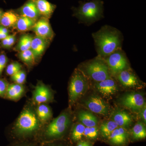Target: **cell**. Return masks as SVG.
Returning <instances> with one entry per match:
<instances>
[{"instance_id":"cell-1","label":"cell","mask_w":146,"mask_h":146,"mask_svg":"<svg viewBox=\"0 0 146 146\" xmlns=\"http://www.w3.org/2000/svg\"><path fill=\"white\" fill-rule=\"evenodd\" d=\"M41 123L36 112L31 108L26 107L14 125L12 136L21 142L32 138L37 139L42 131Z\"/></svg>"},{"instance_id":"cell-2","label":"cell","mask_w":146,"mask_h":146,"mask_svg":"<svg viewBox=\"0 0 146 146\" xmlns=\"http://www.w3.org/2000/svg\"><path fill=\"white\" fill-rule=\"evenodd\" d=\"M98 54L108 56L119 49L121 38L119 31L109 27H104L93 34Z\"/></svg>"},{"instance_id":"cell-3","label":"cell","mask_w":146,"mask_h":146,"mask_svg":"<svg viewBox=\"0 0 146 146\" xmlns=\"http://www.w3.org/2000/svg\"><path fill=\"white\" fill-rule=\"evenodd\" d=\"M70 123V115L63 112L41 131L36 140L42 143L60 140L66 135Z\"/></svg>"},{"instance_id":"cell-4","label":"cell","mask_w":146,"mask_h":146,"mask_svg":"<svg viewBox=\"0 0 146 146\" xmlns=\"http://www.w3.org/2000/svg\"><path fill=\"white\" fill-rule=\"evenodd\" d=\"M104 3L102 0H91L81 2L77 8L74 9V15L86 23H94L103 16Z\"/></svg>"},{"instance_id":"cell-5","label":"cell","mask_w":146,"mask_h":146,"mask_svg":"<svg viewBox=\"0 0 146 146\" xmlns=\"http://www.w3.org/2000/svg\"><path fill=\"white\" fill-rule=\"evenodd\" d=\"M88 88V82L81 71H75L70 82L69 88V101L72 105L84 94Z\"/></svg>"},{"instance_id":"cell-6","label":"cell","mask_w":146,"mask_h":146,"mask_svg":"<svg viewBox=\"0 0 146 146\" xmlns=\"http://www.w3.org/2000/svg\"><path fill=\"white\" fill-rule=\"evenodd\" d=\"M85 70L88 76L97 82L110 78L107 65L99 58L87 63Z\"/></svg>"},{"instance_id":"cell-7","label":"cell","mask_w":146,"mask_h":146,"mask_svg":"<svg viewBox=\"0 0 146 146\" xmlns=\"http://www.w3.org/2000/svg\"><path fill=\"white\" fill-rule=\"evenodd\" d=\"M107 63L110 71L117 74L125 70L127 62L125 56L119 49L108 56Z\"/></svg>"},{"instance_id":"cell-8","label":"cell","mask_w":146,"mask_h":146,"mask_svg":"<svg viewBox=\"0 0 146 146\" xmlns=\"http://www.w3.org/2000/svg\"><path fill=\"white\" fill-rule=\"evenodd\" d=\"M121 102L125 107L137 112L140 111L145 105L143 96L141 94L136 93L126 94L122 98Z\"/></svg>"},{"instance_id":"cell-9","label":"cell","mask_w":146,"mask_h":146,"mask_svg":"<svg viewBox=\"0 0 146 146\" xmlns=\"http://www.w3.org/2000/svg\"><path fill=\"white\" fill-rule=\"evenodd\" d=\"M84 104L89 110L97 114L105 116L109 112L108 105L104 100L97 95H93L89 97Z\"/></svg>"},{"instance_id":"cell-10","label":"cell","mask_w":146,"mask_h":146,"mask_svg":"<svg viewBox=\"0 0 146 146\" xmlns=\"http://www.w3.org/2000/svg\"><path fill=\"white\" fill-rule=\"evenodd\" d=\"M33 30L36 36L46 40H49L53 37V32L48 18L42 17L36 21L33 27Z\"/></svg>"},{"instance_id":"cell-11","label":"cell","mask_w":146,"mask_h":146,"mask_svg":"<svg viewBox=\"0 0 146 146\" xmlns=\"http://www.w3.org/2000/svg\"><path fill=\"white\" fill-rule=\"evenodd\" d=\"M33 98L35 103L42 104L50 101L52 98V94L48 87L40 82L33 91Z\"/></svg>"},{"instance_id":"cell-12","label":"cell","mask_w":146,"mask_h":146,"mask_svg":"<svg viewBox=\"0 0 146 146\" xmlns=\"http://www.w3.org/2000/svg\"><path fill=\"white\" fill-rule=\"evenodd\" d=\"M129 134L126 129L118 127L108 137L110 144L114 146H124L128 141Z\"/></svg>"},{"instance_id":"cell-13","label":"cell","mask_w":146,"mask_h":146,"mask_svg":"<svg viewBox=\"0 0 146 146\" xmlns=\"http://www.w3.org/2000/svg\"><path fill=\"white\" fill-rule=\"evenodd\" d=\"M110 118L112 121L117 124L118 126L128 128L132 123V119L131 116L125 111L117 109L112 112Z\"/></svg>"},{"instance_id":"cell-14","label":"cell","mask_w":146,"mask_h":146,"mask_svg":"<svg viewBox=\"0 0 146 146\" xmlns=\"http://www.w3.org/2000/svg\"><path fill=\"white\" fill-rule=\"evenodd\" d=\"M95 86L96 89L101 94L106 96L114 95L117 91L116 82L110 78L103 81L97 82Z\"/></svg>"},{"instance_id":"cell-15","label":"cell","mask_w":146,"mask_h":146,"mask_svg":"<svg viewBox=\"0 0 146 146\" xmlns=\"http://www.w3.org/2000/svg\"><path fill=\"white\" fill-rule=\"evenodd\" d=\"M18 12L21 16L27 17L36 21L41 16L35 3L32 0L27 1L18 9Z\"/></svg>"},{"instance_id":"cell-16","label":"cell","mask_w":146,"mask_h":146,"mask_svg":"<svg viewBox=\"0 0 146 146\" xmlns=\"http://www.w3.org/2000/svg\"><path fill=\"white\" fill-rule=\"evenodd\" d=\"M35 3L40 16L49 19L53 13L56 6L47 0H32Z\"/></svg>"},{"instance_id":"cell-17","label":"cell","mask_w":146,"mask_h":146,"mask_svg":"<svg viewBox=\"0 0 146 146\" xmlns=\"http://www.w3.org/2000/svg\"><path fill=\"white\" fill-rule=\"evenodd\" d=\"M118 78L120 83L126 87H135L139 84V80L135 75L127 70L119 73Z\"/></svg>"},{"instance_id":"cell-18","label":"cell","mask_w":146,"mask_h":146,"mask_svg":"<svg viewBox=\"0 0 146 146\" xmlns=\"http://www.w3.org/2000/svg\"><path fill=\"white\" fill-rule=\"evenodd\" d=\"M46 46V40L36 36L33 38L30 49L33 53L35 59L42 55Z\"/></svg>"},{"instance_id":"cell-19","label":"cell","mask_w":146,"mask_h":146,"mask_svg":"<svg viewBox=\"0 0 146 146\" xmlns=\"http://www.w3.org/2000/svg\"><path fill=\"white\" fill-rule=\"evenodd\" d=\"M25 88L22 84L13 83L9 84L6 95L9 99L17 100L23 95Z\"/></svg>"},{"instance_id":"cell-20","label":"cell","mask_w":146,"mask_h":146,"mask_svg":"<svg viewBox=\"0 0 146 146\" xmlns=\"http://www.w3.org/2000/svg\"><path fill=\"white\" fill-rule=\"evenodd\" d=\"M19 17L17 12L13 10L3 12L0 20V25L5 27H11L16 26Z\"/></svg>"},{"instance_id":"cell-21","label":"cell","mask_w":146,"mask_h":146,"mask_svg":"<svg viewBox=\"0 0 146 146\" xmlns=\"http://www.w3.org/2000/svg\"><path fill=\"white\" fill-rule=\"evenodd\" d=\"M78 119L82 124L86 127L97 126L98 119L91 112L86 111H81L78 115Z\"/></svg>"},{"instance_id":"cell-22","label":"cell","mask_w":146,"mask_h":146,"mask_svg":"<svg viewBox=\"0 0 146 146\" xmlns=\"http://www.w3.org/2000/svg\"><path fill=\"white\" fill-rule=\"evenodd\" d=\"M36 113L41 123L46 122L52 116V113L50 108L44 104H39L36 108Z\"/></svg>"},{"instance_id":"cell-23","label":"cell","mask_w":146,"mask_h":146,"mask_svg":"<svg viewBox=\"0 0 146 146\" xmlns=\"http://www.w3.org/2000/svg\"><path fill=\"white\" fill-rule=\"evenodd\" d=\"M36 22L30 18L21 16L16 23V26L19 31H26L32 29Z\"/></svg>"},{"instance_id":"cell-24","label":"cell","mask_w":146,"mask_h":146,"mask_svg":"<svg viewBox=\"0 0 146 146\" xmlns=\"http://www.w3.org/2000/svg\"><path fill=\"white\" fill-rule=\"evenodd\" d=\"M118 126L114 121H107L102 123L99 129V132L102 138H108L110 134Z\"/></svg>"},{"instance_id":"cell-25","label":"cell","mask_w":146,"mask_h":146,"mask_svg":"<svg viewBox=\"0 0 146 146\" xmlns=\"http://www.w3.org/2000/svg\"><path fill=\"white\" fill-rule=\"evenodd\" d=\"M131 133L134 140L138 141L145 139L146 137L145 126L143 123L138 122L133 126Z\"/></svg>"},{"instance_id":"cell-26","label":"cell","mask_w":146,"mask_h":146,"mask_svg":"<svg viewBox=\"0 0 146 146\" xmlns=\"http://www.w3.org/2000/svg\"><path fill=\"white\" fill-rule=\"evenodd\" d=\"M33 37L30 35H24L20 38L15 50L19 52L30 49Z\"/></svg>"},{"instance_id":"cell-27","label":"cell","mask_w":146,"mask_h":146,"mask_svg":"<svg viewBox=\"0 0 146 146\" xmlns=\"http://www.w3.org/2000/svg\"><path fill=\"white\" fill-rule=\"evenodd\" d=\"M86 127L82 123L76 124L74 126L71 133V139L74 142L81 141Z\"/></svg>"},{"instance_id":"cell-28","label":"cell","mask_w":146,"mask_h":146,"mask_svg":"<svg viewBox=\"0 0 146 146\" xmlns=\"http://www.w3.org/2000/svg\"><path fill=\"white\" fill-rule=\"evenodd\" d=\"M19 58L27 65H32L34 64L35 58L31 49L27 50L19 53Z\"/></svg>"},{"instance_id":"cell-29","label":"cell","mask_w":146,"mask_h":146,"mask_svg":"<svg viewBox=\"0 0 146 146\" xmlns=\"http://www.w3.org/2000/svg\"><path fill=\"white\" fill-rule=\"evenodd\" d=\"M99 134V129L97 126L86 127L84 133V137L89 140H95L97 139Z\"/></svg>"},{"instance_id":"cell-30","label":"cell","mask_w":146,"mask_h":146,"mask_svg":"<svg viewBox=\"0 0 146 146\" xmlns=\"http://www.w3.org/2000/svg\"><path fill=\"white\" fill-rule=\"evenodd\" d=\"M11 78L16 83L22 84L25 83L26 78V74L25 71L20 70L11 76Z\"/></svg>"},{"instance_id":"cell-31","label":"cell","mask_w":146,"mask_h":146,"mask_svg":"<svg viewBox=\"0 0 146 146\" xmlns=\"http://www.w3.org/2000/svg\"><path fill=\"white\" fill-rule=\"evenodd\" d=\"M22 66L18 62H13L7 66L6 72L9 76L13 75L14 74L21 70Z\"/></svg>"},{"instance_id":"cell-32","label":"cell","mask_w":146,"mask_h":146,"mask_svg":"<svg viewBox=\"0 0 146 146\" xmlns=\"http://www.w3.org/2000/svg\"><path fill=\"white\" fill-rule=\"evenodd\" d=\"M8 84L5 80L0 79V96H3L6 94Z\"/></svg>"},{"instance_id":"cell-33","label":"cell","mask_w":146,"mask_h":146,"mask_svg":"<svg viewBox=\"0 0 146 146\" xmlns=\"http://www.w3.org/2000/svg\"><path fill=\"white\" fill-rule=\"evenodd\" d=\"M7 62V58L5 55H0V76L1 75L3 70L5 68Z\"/></svg>"},{"instance_id":"cell-34","label":"cell","mask_w":146,"mask_h":146,"mask_svg":"<svg viewBox=\"0 0 146 146\" xmlns=\"http://www.w3.org/2000/svg\"><path fill=\"white\" fill-rule=\"evenodd\" d=\"M16 39V35L15 34L9 35V39L6 48H10L12 47L15 43Z\"/></svg>"},{"instance_id":"cell-35","label":"cell","mask_w":146,"mask_h":146,"mask_svg":"<svg viewBox=\"0 0 146 146\" xmlns=\"http://www.w3.org/2000/svg\"><path fill=\"white\" fill-rule=\"evenodd\" d=\"M146 105L145 104L143 108L140 110L141 112L140 113V117L145 123L146 122Z\"/></svg>"},{"instance_id":"cell-36","label":"cell","mask_w":146,"mask_h":146,"mask_svg":"<svg viewBox=\"0 0 146 146\" xmlns=\"http://www.w3.org/2000/svg\"><path fill=\"white\" fill-rule=\"evenodd\" d=\"M42 146H66L61 143H59L56 142V141L52 142H48V143H42Z\"/></svg>"},{"instance_id":"cell-37","label":"cell","mask_w":146,"mask_h":146,"mask_svg":"<svg viewBox=\"0 0 146 146\" xmlns=\"http://www.w3.org/2000/svg\"><path fill=\"white\" fill-rule=\"evenodd\" d=\"M76 146H92V144L89 141H80L78 142Z\"/></svg>"},{"instance_id":"cell-38","label":"cell","mask_w":146,"mask_h":146,"mask_svg":"<svg viewBox=\"0 0 146 146\" xmlns=\"http://www.w3.org/2000/svg\"><path fill=\"white\" fill-rule=\"evenodd\" d=\"M9 39V35H8L5 39L2 40V46L4 48H7V44H8Z\"/></svg>"},{"instance_id":"cell-39","label":"cell","mask_w":146,"mask_h":146,"mask_svg":"<svg viewBox=\"0 0 146 146\" xmlns=\"http://www.w3.org/2000/svg\"><path fill=\"white\" fill-rule=\"evenodd\" d=\"M11 146H35L32 144L27 143H24V142H21L19 143L15 144Z\"/></svg>"},{"instance_id":"cell-40","label":"cell","mask_w":146,"mask_h":146,"mask_svg":"<svg viewBox=\"0 0 146 146\" xmlns=\"http://www.w3.org/2000/svg\"><path fill=\"white\" fill-rule=\"evenodd\" d=\"M0 31L1 32L3 33H4V34L8 35V30L5 27L0 26Z\"/></svg>"},{"instance_id":"cell-41","label":"cell","mask_w":146,"mask_h":146,"mask_svg":"<svg viewBox=\"0 0 146 146\" xmlns=\"http://www.w3.org/2000/svg\"><path fill=\"white\" fill-rule=\"evenodd\" d=\"M9 35L4 34L3 33L1 32L0 31V40H3L6 38Z\"/></svg>"},{"instance_id":"cell-42","label":"cell","mask_w":146,"mask_h":146,"mask_svg":"<svg viewBox=\"0 0 146 146\" xmlns=\"http://www.w3.org/2000/svg\"><path fill=\"white\" fill-rule=\"evenodd\" d=\"M3 13V11L1 9H0V20H1V18Z\"/></svg>"}]
</instances>
